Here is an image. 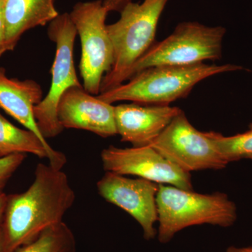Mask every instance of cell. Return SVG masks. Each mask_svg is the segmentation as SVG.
<instances>
[{
  "mask_svg": "<svg viewBox=\"0 0 252 252\" xmlns=\"http://www.w3.org/2000/svg\"><path fill=\"white\" fill-rule=\"evenodd\" d=\"M76 195L62 170L39 163L34 180L23 193L8 195L1 223V252H15L44 230L63 222Z\"/></svg>",
  "mask_w": 252,
  "mask_h": 252,
  "instance_id": "6da1fadb",
  "label": "cell"
},
{
  "mask_svg": "<svg viewBox=\"0 0 252 252\" xmlns=\"http://www.w3.org/2000/svg\"><path fill=\"white\" fill-rule=\"evenodd\" d=\"M235 64L205 63L189 65H159L147 68L129 79L127 84L99 94V99L113 104L119 101L149 105H169L185 98L194 86L207 78L221 73L242 70Z\"/></svg>",
  "mask_w": 252,
  "mask_h": 252,
  "instance_id": "7a4b0ae2",
  "label": "cell"
},
{
  "mask_svg": "<svg viewBox=\"0 0 252 252\" xmlns=\"http://www.w3.org/2000/svg\"><path fill=\"white\" fill-rule=\"evenodd\" d=\"M168 1L144 0L141 4L131 1L120 11L117 22L107 26L114 61L102 79L99 94L130 79L134 64L154 44L159 19Z\"/></svg>",
  "mask_w": 252,
  "mask_h": 252,
  "instance_id": "3957f363",
  "label": "cell"
},
{
  "mask_svg": "<svg viewBox=\"0 0 252 252\" xmlns=\"http://www.w3.org/2000/svg\"><path fill=\"white\" fill-rule=\"evenodd\" d=\"M157 204L160 243H169L176 233L189 226L229 227L237 220L236 205L223 193L200 194L159 185Z\"/></svg>",
  "mask_w": 252,
  "mask_h": 252,
  "instance_id": "277c9868",
  "label": "cell"
},
{
  "mask_svg": "<svg viewBox=\"0 0 252 252\" xmlns=\"http://www.w3.org/2000/svg\"><path fill=\"white\" fill-rule=\"evenodd\" d=\"M225 32L222 26L210 27L196 21L180 23L170 36L154 44L136 62L130 79L155 66L189 65L220 59Z\"/></svg>",
  "mask_w": 252,
  "mask_h": 252,
  "instance_id": "5b68a950",
  "label": "cell"
},
{
  "mask_svg": "<svg viewBox=\"0 0 252 252\" xmlns=\"http://www.w3.org/2000/svg\"><path fill=\"white\" fill-rule=\"evenodd\" d=\"M48 35L56 44L51 67V84L47 94L34 107L36 124L44 138H52L64 130L58 118V107L63 94L72 87L82 86L78 79L74 61L77 30L69 14H59L49 23Z\"/></svg>",
  "mask_w": 252,
  "mask_h": 252,
  "instance_id": "8992f818",
  "label": "cell"
},
{
  "mask_svg": "<svg viewBox=\"0 0 252 252\" xmlns=\"http://www.w3.org/2000/svg\"><path fill=\"white\" fill-rule=\"evenodd\" d=\"M108 13L102 0H94L77 3L69 14L80 37L83 87L94 95L100 93L104 74L114 64V47L106 25Z\"/></svg>",
  "mask_w": 252,
  "mask_h": 252,
  "instance_id": "52a82bcc",
  "label": "cell"
},
{
  "mask_svg": "<svg viewBox=\"0 0 252 252\" xmlns=\"http://www.w3.org/2000/svg\"><path fill=\"white\" fill-rule=\"evenodd\" d=\"M151 147L183 171L220 170L229 162L207 135L194 127L182 111Z\"/></svg>",
  "mask_w": 252,
  "mask_h": 252,
  "instance_id": "ba28073f",
  "label": "cell"
},
{
  "mask_svg": "<svg viewBox=\"0 0 252 252\" xmlns=\"http://www.w3.org/2000/svg\"><path fill=\"white\" fill-rule=\"evenodd\" d=\"M101 160L106 172L138 176L159 185L193 190L190 173L181 170L151 146L126 149L110 146L101 152Z\"/></svg>",
  "mask_w": 252,
  "mask_h": 252,
  "instance_id": "9c48e42d",
  "label": "cell"
},
{
  "mask_svg": "<svg viewBox=\"0 0 252 252\" xmlns=\"http://www.w3.org/2000/svg\"><path fill=\"white\" fill-rule=\"evenodd\" d=\"M97 188L102 198L120 207L138 222L146 240L155 238L154 224L158 220L157 196L159 184L107 172L97 182Z\"/></svg>",
  "mask_w": 252,
  "mask_h": 252,
  "instance_id": "30bf717a",
  "label": "cell"
},
{
  "mask_svg": "<svg viewBox=\"0 0 252 252\" xmlns=\"http://www.w3.org/2000/svg\"><path fill=\"white\" fill-rule=\"evenodd\" d=\"M58 118L63 128L87 130L104 138L117 135L115 106L89 94L83 86L63 94Z\"/></svg>",
  "mask_w": 252,
  "mask_h": 252,
  "instance_id": "8fae6325",
  "label": "cell"
},
{
  "mask_svg": "<svg viewBox=\"0 0 252 252\" xmlns=\"http://www.w3.org/2000/svg\"><path fill=\"white\" fill-rule=\"evenodd\" d=\"M182 112L169 105L137 103L115 106L117 134L134 147L151 146L167 126Z\"/></svg>",
  "mask_w": 252,
  "mask_h": 252,
  "instance_id": "7c38bea8",
  "label": "cell"
},
{
  "mask_svg": "<svg viewBox=\"0 0 252 252\" xmlns=\"http://www.w3.org/2000/svg\"><path fill=\"white\" fill-rule=\"evenodd\" d=\"M42 100V90L36 81H21L6 76L0 67V108L48 143L36 124L34 107Z\"/></svg>",
  "mask_w": 252,
  "mask_h": 252,
  "instance_id": "4fadbf2b",
  "label": "cell"
},
{
  "mask_svg": "<svg viewBox=\"0 0 252 252\" xmlns=\"http://www.w3.org/2000/svg\"><path fill=\"white\" fill-rule=\"evenodd\" d=\"M2 12L9 51L26 31L46 26L59 15L54 0H4Z\"/></svg>",
  "mask_w": 252,
  "mask_h": 252,
  "instance_id": "5bb4252c",
  "label": "cell"
},
{
  "mask_svg": "<svg viewBox=\"0 0 252 252\" xmlns=\"http://www.w3.org/2000/svg\"><path fill=\"white\" fill-rule=\"evenodd\" d=\"M15 154L46 158L50 165L59 170H62L67 162V158L62 152L54 150L32 131L13 125L0 114V157Z\"/></svg>",
  "mask_w": 252,
  "mask_h": 252,
  "instance_id": "9a60e30c",
  "label": "cell"
},
{
  "mask_svg": "<svg viewBox=\"0 0 252 252\" xmlns=\"http://www.w3.org/2000/svg\"><path fill=\"white\" fill-rule=\"evenodd\" d=\"M75 252V237L72 230L63 221L44 230L35 240L15 252Z\"/></svg>",
  "mask_w": 252,
  "mask_h": 252,
  "instance_id": "2e32d148",
  "label": "cell"
},
{
  "mask_svg": "<svg viewBox=\"0 0 252 252\" xmlns=\"http://www.w3.org/2000/svg\"><path fill=\"white\" fill-rule=\"evenodd\" d=\"M219 152L228 162L252 158V124L243 133L225 137L215 132H206Z\"/></svg>",
  "mask_w": 252,
  "mask_h": 252,
  "instance_id": "e0dca14e",
  "label": "cell"
},
{
  "mask_svg": "<svg viewBox=\"0 0 252 252\" xmlns=\"http://www.w3.org/2000/svg\"><path fill=\"white\" fill-rule=\"evenodd\" d=\"M26 158V154H15L0 157V193H4L3 189L8 181Z\"/></svg>",
  "mask_w": 252,
  "mask_h": 252,
  "instance_id": "ac0fdd59",
  "label": "cell"
},
{
  "mask_svg": "<svg viewBox=\"0 0 252 252\" xmlns=\"http://www.w3.org/2000/svg\"><path fill=\"white\" fill-rule=\"evenodd\" d=\"M6 51H9V50L6 44V28L1 6L0 8V57Z\"/></svg>",
  "mask_w": 252,
  "mask_h": 252,
  "instance_id": "d6986e66",
  "label": "cell"
},
{
  "mask_svg": "<svg viewBox=\"0 0 252 252\" xmlns=\"http://www.w3.org/2000/svg\"><path fill=\"white\" fill-rule=\"evenodd\" d=\"M103 5L108 12L111 11H120L124 9L128 3L131 2L132 0H102Z\"/></svg>",
  "mask_w": 252,
  "mask_h": 252,
  "instance_id": "ffe728a7",
  "label": "cell"
},
{
  "mask_svg": "<svg viewBox=\"0 0 252 252\" xmlns=\"http://www.w3.org/2000/svg\"><path fill=\"white\" fill-rule=\"evenodd\" d=\"M8 195L4 193H0V227L4 219L5 210L7 204Z\"/></svg>",
  "mask_w": 252,
  "mask_h": 252,
  "instance_id": "44dd1931",
  "label": "cell"
},
{
  "mask_svg": "<svg viewBox=\"0 0 252 252\" xmlns=\"http://www.w3.org/2000/svg\"><path fill=\"white\" fill-rule=\"evenodd\" d=\"M228 251L230 252H252V247H248V248L230 247L228 249Z\"/></svg>",
  "mask_w": 252,
  "mask_h": 252,
  "instance_id": "7402d4cb",
  "label": "cell"
},
{
  "mask_svg": "<svg viewBox=\"0 0 252 252\" xmlns=\"http://www.w3.org/2000/svg\"><path fill=\"white\" fill-rule=\"evenodd\" d=\"M1 228H0V252H1Z\"/></svg>",
  "mask_w": 252,
  "mask_h": 252,
  "instance_id": "603a6c76",
  "label": "cell"
},
{
  "mask_svg": "<svg viewBox=\"0 0 252 252\" xmlns=\"http://www.w3.org/2000/svg\"><path fill=\"white\" fill-rule=\"evenodd\" d=\"M4 0H0V8L3 6V4H4Z\"/></svg>",
  "mask_w": 252,
  "mask_h": 252,
  "instance_id": "cb8c5ba5",
  "label": "cell"
},
{
  "mask_svg": "<svg viewBox=\"0 0 252 252\" xmlns=\"http://www.w3.org/2000/svg\"><path fill=\"white\" fill-rule=\"evenodd\" d=\"M228 252V250H227V252Z\"/></svg>",
  "mask_w": 252,
  "mask_h": 252,
  "instance_id": "d4e9b609",
  "label": "cell"
},
{
  "mask_svg": "<svg viewBox=\"0 0 252 252\" xmlns=\"http://www.w3.org/2000/svg\"><path fill=\"white\" fill-rule=\"evenodd\" d=\"M251 159H252V158H251Z\"/></svg>",
  "mask_w": 252,
  "mask_h": 252,
  "instance_id": "484cf974",
  "label": "cell"
}]
</instances>
